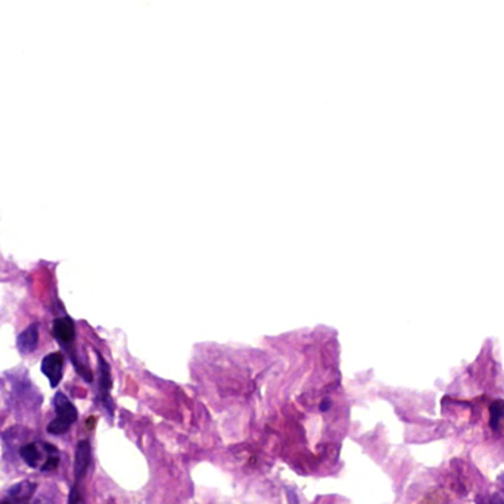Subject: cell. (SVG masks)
Here are the masks:
<instances>
[{
    "label": "cell",
    "mask_w": 504,
    "mask_h": 504,
    "mask_svg": "<svg viewBox=\"0 0 504 504\" xmlns=\"http://www.w3.org/2000/svg\"><path fill=\"white\" fill-rule=\"evenodd\" d=\"M68 504H86L83 494L78 490L77 485H74L69 491V497H68Z\"/></svg>",
    "instance_id": "9"
},
{
    "label": "cell",
    "mask_w": 504,
    "mask_h": 504,
    "mask_svg": "<svg viewBox=\"0 0 504 504\" xmlns=\"http://www.w3.org/2000/svg\"><path fill=\"white\" fill-rule=\"evenodd\" d=\"M91 463V447L90 442L87 439L80 441L77 450H76V461H74V473H76V479L80 481L81 478H85V475L87 473Z\"/></svg>",
    "instance_id": "6"
},
{
    "label": "cell",
    "mask_w": 504,
    "mask_h": 504,
    "mask_svg": "<svg viewBox=\"0 0 504 504\" xmlns=\"http://www.w3.org/2000/svg\"><path fill=\"white\" fill-rule=\"evenodd\" d=\"M54 406L56 410V417L49 424L47 432L52 435H64L77 420L78 411L64 393H58L55 395Z\"/></svg>",
    "instance_id": "2"
},
{
    "label": "cell",
    "mask_w": 504,
    "mask_h": 504,
    "mask_svg": "<svg viewBox=\"0 0 504 504\" xmlns=\"http://www.w3.org/2000/svg\"><path fill=\"white\" fill-rule=\"evenodd\" d=\"M64 366L65 358L61 351L49 353L47 355L43 357L40 369H42V373L49 379V384L52 388H56L61 384V380H63Z\"/></svg>",
    "instance_id": "3"
},
{
    "label": "cell",
    "mask_w": 504,
    "mask_h": 504,
    "mask_svg": "<svg viewBox=\"0 0 504 504\" xmlns=\"http://www.w3.org/2000/svg\"><path fill=\"white\" fill-rule=\"evenodd\" d=\"M99 357V393H100V398L102 403L107 406V408L112 413V403H111V397H109V391H111V373H109V367L107 364V362L104 360L100 354H98Z\"/></svg>",
    "instance_id": "7"
},
{
    "label": "cell",
    "mask_w": 504,
    "mask_h": 504,
    "mask_svg": "<svg viewBox=\"0 0 504 504\" xmlns=\"http://www.w3.org/2000/svg\"><path fill=\"white\" fill-rule=\"evenodd\" d=\"M36 491V485L33 482H19L17 483V485H14L11 490H9V494H8V498L14 501L15 504H19V503H24L27 501L30 497L33 496Z\"/></svg>",
    "instance_id": "8"
},
{
    "label": "cell",
    "mask_w": 504,
    "mask_h": 504,
    "mask_svg": "<svg viewBox=\"0 0 504 504\" xmlns=\"http://www.w3.org/2000/svg\"><path fill=\"white\" fill-rule=\"evenodd\" d=\"M54 336L56 341L59 342V345L63 347L67 351H69L73 348V344L76 341V326L73 318L68 316H63L55 320L54 323Z\"/></svg>",
    "instance_id": "4"
},
{
    "label": "cell",
    "mask_w": 504,
    "mask_h": 504,
    "mask_svg": "<svg viewBox=\"0 0 504 504\" xmlns=\"http://www.w3.org/2000/svg\"><path fill=\"white\" fill-rule=\"evenodd\" d=\"M0 504H15V503H14V501H11L9 498H6V500H3V501L0 503Z\"/></svg>",
    "instance_id": "11"
},
{
    "label": "cell",
    "mask_w": 504,
    "mask_h": 504,
    "mask_svg": "<svg viewBox=\"0 0 504 504\" xmlns=\"http://www.w3.org/2000/svg\"><path fill=\"white\" fill-rule=\"evenodd\" d=\"M39 344V323L28 325L24 331L17 336V348L19 354L28 355L37 348Z\"/></svg>",
    "instance_id": "5"
},
{
    "label": "cell",
    "mask_w": 504,
    "mask_h": 504,
    "mask_svg": "<svg viewBox=\"0 0 504 504\" xmlns=\"http://www.w3.org/2000/svg\"><path fill=\"white\" fill-rule=\"evenodd\" d=\"M331 407H332V403H331V401H329V399H325L323 403L320 404V410H322V411H327V410L331 408Z\"/></svg>",
    "instance_id": "10"
},
{
    "label": "cell",
    "mask_w": 504,
    "mask_h": 504,
    "mask_svg": "<svg viewBox=\"0 0 504 504\" xmlns=\"http://www.w3.org/2000/svg\"><path fill=\"white\" fill-rule=\"evenodd\" d=\"M21 457L30 468H39L42 472L55 470L59 466V451L46 442H30L21 448Z\"/></svg>",
    "instance_id": "1"
}]
</instances>
